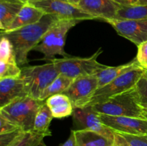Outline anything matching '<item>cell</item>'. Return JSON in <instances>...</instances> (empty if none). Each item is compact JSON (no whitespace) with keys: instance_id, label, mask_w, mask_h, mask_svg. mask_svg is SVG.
<instances>
[{"instance_id":"cell-20","label":"cell","mask_w":147,"mask_h":146,"mask_svg":"<svg viewBox=\"0 0 147 146\" xmlns=\"http://www.w3.org/2000/svg\"><path fill=\"white\" fill-rule=\"evenodd\" d=\"M53 118L54 117L52 115L51 111L45 101L43 104L40 106L36 115L33 131L44 135L45 137L50 136L52 133L49 129V127Z\"/></svg>"},{"instance_id":"cell-36","label":"cell","mask_w":147,"mask_h":146,"mask_svg":"<svg viewBox=\"0 0 147 146\" xmlns=\"http://www.w3.org/2000/svg\"><path fill=\"white\" fill-rule=\"evenodd\" d=\"M138 5H147V0H138Z\"/></svg>"},{"instance_id":"cell-12","label":"cell","mask_w":147,"mask_h":146,"mask_svg":"<svg viewBox=\"0 0 147 146\" xmlns=\"http://www.w3.org/2000/svg\"><path fill=\"white\" fill-rule=\"evenodd\" d=\"M105 21L113 27L118 34L125 37L136 46L147 41V19H117Z\"/></svg>"},{"instance_id":"cell-7","label":"cell","mask_w":147,"mask_h":146,"mask_svg":"<svg viewBox=\"0 0 147 146\" xmlns=\"http://www.w3.org/2000/svg\"><path fill=\"white\" fill-rule=\"evenodd\" d=\"M144 71L143 67H136L124 73L106 85L98 88L88 106L103 102L113 96L133 89Z\"/></svg>"},{"instance_id":"cell-37","label":"cell","mask_w":147,"mask_h":146,"mask_svg":"<svg viewBox=\"0 0 147 146\" xmlns=\"http://www.w3.org/2000/svg\"><path fill=\"white\" fill-rule=\"evenodd\" d=\"M20 1H22V2H24V3L28 2V0H20Z\"/></svg>"},{"instance_id":"cell-15","label":"cell","mask_w":147,"mask_h":146,"mask_svg":"<svg viewBox=\"0 0 147 146\" xmlns=\"http://www.w3.org/2000/svg\"><path fill=\"white\" fill-rule=\"evenodd\" d=\"M45 14V13L42 10L37 8L31 3H25L14 21L7 27V29L3 31L2 32L14 31L17 29L34 24L40 21Z\"/></svg>"},{"instance_id":"cell-35","label":"cell","mask_w":147,"mask_h":146,"mask_svg":"<svg viewBox=\"0 0 147 146\" xmlns=\"http://www.w3.org/2000/svg\"><path fill=\"white\" fill-rule=\"evenodd\" d=\"M66 1H67V2L70 3V4H74V5L78 6L79 3L80 2V1H81V0H66Z\"/></svg>"},{"instance_id":"cell-26","label":"cell","mask_w":147,"mask_h":146,"mask_svg":"<svg viewBox=\"0 0 147 146\" xmlns=\"http://www.w3.org/2000/svg\"><path fill=\"white\" fill-rule=\"evenodd\" d=\"M140 103H147V70H145L134 87Z\"/></svg>"},{"instance_id":"cell-17","label":"cell","mask_w":147,"mask_h":146,"mask_svg":"<svg viewBox=\"0 0 147 146\" xmlns=\"http://www.w3.org/2000/svg\"><path fill=\"white\" fill-rule=\"evenodd\" d=\"M139 67H141V66L139 65L136 58H134L131 62L121 64V65L116 66V67H109L108 66L106 68L103 69L101 71L98 72L97 74H96L98 77V88L106 85L124 73Z\"/></svg>"},{"instance_id":"cell-4","label":"cell","mask_w":147,"mask_h":146,"mask_svg":"<svg viewBox=\"0 0 147 146\" xmlns=\"http://www.w3.org/2000/svg\"><path fill=\"white\" fill-rule=\"evenodd\" d=\"M44 102L28 95L19 97L1 107L0 115L24 131H33L36 115Z\"/></svg>"},{"instance_id":"cell-18","label":"cell","mask_w":147,"mask_h":146,"mask_svg":"<svg viewBox=\"0 0 147 146\" xmlns=\"http://www.w3.org/2000/svg\"><path fill=\"white\" fill-rule=\"evenodd\" d=\"M25 3L20 0H0V29L3 31L14 21Z\"/></svg>"},{"instance_id":"cell-34","label":"cell","mask_w":147,"mask_h":146,"mask_svg":"<svg viewBox=\"0 0 147 146\" xmlns=\"http://www.w3.org/2000/svg\"><path fill=\"white\" fill-rule=\"evenodd\" d=\"M140 104L143 109L144 118L147 120V103H140Z\"/></svg>"},{"instance_id":"cell-30","label":"cell","mask_w":147,"mask_h":146,"mask_svg":"<svg viewBox=\"0 0 147 146\" xmlns=\"http://www.w3.org/2000/svg\"><path fill=\"white\" fill-rule=\"evenodd\" d=\"M20 128H21V127H19L14 123H11V121L7 120L4 116L0 115V134L14 131V130Z\"/></svg>"},{"instance_id":"cell-25","label":"cell","mask_w":147,"mask_h":146,"mask_svg":"<svg viewBox=\"0 0 147 146\" xmlns=\"http://www.w3.org/2000/svg\"><path fill=\"white\" fill-rule=\"evenodd\" d=\"M22 74V69L18 64L7 63L0 61V79L19 77Z\"/></svg>"},{"instance_id":"cell-11","label":"cell","mask_w":147,"mask_h":146,"mask_svg":"<svg viewBox=\"0 0 147 146\" xmlns=\"http://www.w3.org/2000/svg\"><path fill=\"white\" fill-rule=\"evenodd\" d=\"M98 116L105 125L116 133L147 135L146 119L124 116H111L99 113Z\"/></svg>"},{"instance_id":"cell-23","label":"cell","mask_w":147,"mask_h":146,"mask_svg":"<svg viewBox=\"0 0 147 146\" xmlns=\"http://www.w3.org/2000/svg\"><path fill=\"white\" fill-rule=\"evenodd\" d=\"M45 137L44 135L34 131L23 132L11 146H39Z\"/></svg>"},{"instance_id":"cell-1","label":"cell","mask_w":147,"mask_h":146,"mask_svg":"<svg viewBox=\"0 0 147 146\" xmlns=\"http://www.w3.org/2000/svg\"><path fill=\"white\" fill-rule=\"evenodd\" d=\"M60 19L53 14H45L37 22L14 31L1 32V36L9 40L14 47L19 66L28 63L29 52L40 42L45 34L55 21Z\"/></svg>"},{"instance_id":"cell-40","label":"cell","mask_w":147,"mask_h":146,"mask_svg":"<svg viewBox=\"0 0 147 146\" xmlns=\"http://www.w3.org/2000/svg\"><path fill=\"white\" fill-rule=\"evenodd\" d=\"M111 146H113V145H111Z\"/></svg>"},{"instance_id":"cell-10","label":"cell","mask_w":147,"mask_h":146,"mask_svg":"<svg viewBox=\"0 0 147 146\" xmlns=\"http://www.w3.org/2000/svg\"><path fill=\"white\" fill-rule=\"evenodd\" d=\"M73 117L76 130H90L105 136L112 141L114 140V131L102 123L98 113L93 110L92 106L74 108Z\"/></svg>"},{"instance_id":"cell-14","label":"cell","mask_w":147,"mask_h":146,"mask_svg":"<svg viewBox=\"0 0 147 146\" xmlns=\"http://www.w3.org/2000/svg\"><path fill=\"white\" fill-rule=\"evenodd\" d=\"M27 96L22 77L0 79V108L12 100Z\"/></svg>"},{"instance_id":"cell-22","label":"cell","mask_w":147,"mask_h":146,"mask_svg":"<svg viewBox=\"0 0 147 146\" xmlns=\"http://www.w3.org/2000/svg\"><path fill=\"white\" fill-rule=\"evenodd\" d=\"M117 19H147V5L122 7L118 11Z\"/></svg>"},{"instance_id":"cell-6","label":"cell","mask_w":147,"mask_h":146,"mask_svg":"<svg viewBox=\"0 0 147 146\" xmlns=\"http://www.w3.org/2000/svg\"><path fill=\"white\" fill-rule=\"evenodd\" d=\"M102 52V48H99L89 57L70 56L60 59L55 58L53 61L60 74H64L74 80L80 76L96 74L106 68L108 66L100 64L97 61L98 57Z\"/></svg>"},{"instance_id":"cell-27","label":"cell","mask_w":147,"mask_h":146,"mask_svg":"<svg viewBox=\"0 0 147 146\" xmlns=\"http://www.w3.org/2000/svg\"><path fill=\"white\" fill-rule=\"evenodd\" d=\"M23 132L25 131L20 128L14 131L0 134V146H11Z\"/></svg>"},{"instance_id":"cell-28","label":"cell","mask_w":147,"mask_h":146,"mask_svg":"<svg viewBox=\"0 0 147 146\" xmlns=\"http://www.w3.org/2000/svg\"><path fill=\"white\" fill-rule=\"evenodd\" d=\"M120 134L127 140L131 146H147V135H136L125 133Z\"/></svg>"},{"instance_id":"cell-9","label":"cell","mask_w":147,"mask_h":146,"mask_svg":"<svg viewBox=\"0 0 147 146\" xmlns=\"http://www.w3.org/2000/svg\"><path fill=\"white\" fill-rule=\"evenodd\" d=\"M29 2V1H28ZM31 4L42 10L45 14H53L60 19H75L78 21L95 19L78 6L61 0H37Z\"/></svg>"},{"instance_id":"cell-24","label":"cell","mask_w":147,"mask_h":146,"mask_svg":"<svg viewBox=\"0 0 147 146\" xmlns=\"http://www.w3.org/2000/svg\"><path fill=\"white\" fill-rule=\"evenodd\" d=\"M0 61L17 64L12 44L7 37L3 36H1L0 42Z\"/></svg>"},{"instance_id":"cell-33","label":"cell","mask_w":147,"mask_h":146,"mask_svg":"<svg viewBox=\"0 0 147 146\" xmlns=\"http://www.w3.org/2000/svg\"><path fill=\"white\" fill-rule=\"evenodd\" d=\"M59 146H76V136H75L74 130H71L69 138L64 143H63V144H61Z\"/></svg>"},{"instance_id":"cell-2","label":"cell","mask_w":147,"mask_h":146,"mask_svg":"<svg viewBox=\"0 0 147 146\" xmlns=\"http://www.w3.org/2000/svg\"><path fill=\"white\" fill-rule=\"evenodd\" d=\"M80 21L75 19H58L46 32L40 42L34 48L43 54V60L53 61L56 55L70 57L64 50L66 37L69 30Z\"/></svg>"},{"instance_id":"cell-19","label":"cell","mask_w":147,"mask_h":146,"mask_svg":"<svg viewBox=\"0 0 147 146\" xmlns=\"http://www.w3.org/2000/svg\"><path fill=\"white\" fill-rule=\"evenodd\" d=\"M76 146H111L113 141L105 136L87 130H73Z\"/></svg>"},{"instance_id":"cell-21","label":"cell","mask_w":147,"mask_h":146,"mask_svg":"<svg viewBox=\"0 0 147 146\" xmlns=\"http://www.w3.org/2000/svg\"><path fill=\"white\" fill-rule=\"evenodd\" d=\"M73 79L60 74L55 80L42 92L39 100L45 101L48 97L57 94H62L69 87L73 82Z\"/></svg>"},{"instance_id":"cell-5","label":"cell","mask_w":147,"mask_h":146,"mask_svg":"<svg viewBox=\"0 0 147 146\" xmlns=\"http://www.w3.org/2000/svg\"><path fill=\"white\" fill-rule=\"evenodd\" d=\"M59 74L53 60L41 65L24 67L22 69L21 77L24 80L27 95L39 100L42 92Z\"/></svg>"},{"instance_id":"cell-38","label":"cell","mask_w":147,"mask_h":146,"mask_svg":"<svg viewBox=\"0 0 147 146\" xmlns=\"http://www.w3.org/2000/svg\"><path fill=\"white\" fill-rule=\"evenodd\" d=\"M37 1V0H28L29 2H32V1Z\"/></svg>"},{"instance_id":"cell-16","label":"cell","mask_w":147,"mask_h":146,"mask_svg":"<svg viewBox=\"0 0 147 146\" xmlns=\"http://www.w3.org/2000/svg\"><path fill=\"white\" fill-rule=\"evenodd\" d=\"M45 102L55 118H63L73 115L74 108L71 100L63 93L48 97Z\"/></svg>"},{"instance_id":"cell-3","label":"cell","mask_w":147,"mask_h":146,"mask_svg":"<svg viewBox=\"0 0 147 146\" xmlns=\"http://www.w3.org/2000/svg\"><path fill=\"white\" fill-rule=\"evenodd\" d=\"M90 106L95 112L99 114L144 118L143 109L134 87L129 91L113 96L103 102Z\"/></svg>"},{"instance_id":"cell-39","label":"cell","mask_w":147,"mask_h":146,"mask_svg":"<svg viewBox=\"0 0 147 146\" xmlns=\"http://www.w3.org/2000/svg\"><path fill=\"white\" fill-rule=\"evenodd\" d=\"M61 1H67L66 0H61Z\"/></svg>"},{"instance_id":"cell-13","label":"cell","mask_w":147,"mask_h":146,"mask_svg":"<svg viewBox=\"0 0 147 146\" xmlns=\"http://www.w3.org/2000/svg\"><path fill=\"white\" fill-rule=\"evenodd\" d=\"M78 7L95 19L106 21L116 19L121 5L113 0H81Z\"/></svg>"},{"instance_id":"cell-29","label":"cell","mask_w":147,"mask_h":146,"mask_svg":"<svg viewBox=\"0 0 147 146\" xmlns=\"http://www.w3.org/2000/svg\"><path fill=\"white\" fill-rule=\"evenodd\" d=\"M136 59L138 63L144 70H147V41L138 46Z\"/></svg>"},{"instance_id":"cell-31","label":"cell","mask_w":147,"mask_h":146,"mask_svg":"<svg viewBox=\"0 0 147 146\" xmlns=\"http://www.w3.org/2000/svg\"><path fill=\"white\" fill-rule=\"evenodd\" d=\"M113 146H131L127 140L120 134L114 132V140H113Z\"/></svg>"},{"instance_id":"cell-8","label":"cell","mask_w":147,"mask_h":146,"mask_svg":"<svg viewBox=\"0 0 147 146\" xmlns=\"http://www.w3.org/2000/svg\"><path fill=\"white\" fill-rule=\"evenodd\" d=\"M98 89L96 74L80 76L74 79L63 92L71 100L73 108H83L89 104L93 94Z\"/></svg>"},{"instance_id":"cell-32","label":"cell","mask_w":147,"mask_h":146,"mask_svg":"<svg viewBox=\"0 0 147 146\" xmlns=\"http://www.w3.org/2000/svg\"><path fill=\"white\" fill-rule=\"evenodd\" d=\"M116 3L122 7H130V6L138 5V0H113Z\"/></svg>"}]
</instances>
